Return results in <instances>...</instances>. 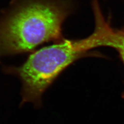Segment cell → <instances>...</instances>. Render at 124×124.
<instances>
[{"label": "cell", "instance_id": "1", "mask_svg": "<svg viewBox=\"0 0 124 124\" xmlns=\"http://www.w3.org/2000/svg\"><path fill=\"white\" fill-rule=\"evenodd\" d=\"M66 1L28 0L0 19V59L63 41L62 26L72 12Z\"/></svg>", "mask_w": 124, "mask_h": 124}, {"label": "cell", "instance_id": "2", "mask_svg": "<svg viewBox=\"0 0 124 124\" xmlns=\"http://www.w3.org/2000/svg\"><path fill=\"white\" fill-rule=\"evenodd\" d=\"M88 49L85 38L68 40L45 46L34 52L19 67H5L7 74L18 77L22 83L20 106L25 102L42 106V96L61 73L75 62L86 56Z\"/></svg>", "mask_w": 124, "mask_h": 124}, {"label": "cell", "instance_id": "3", "mask_svg": "<svg viewBox=\"0 0 124 124\" xmlns=\"http://www.w3.org/2000/svg\"><path fill=\"white\" fill-rule=\"evenodd\" d=\"M95 18V29L88 39L92 50L101 46L114 49L118 54L124 66V25L120 29L112 27L104 17L98 0L92 2ZM122 96L124 98V91Z\"/></svg>", "mask_w": 124, "mask_h": 124}]
</instances>
